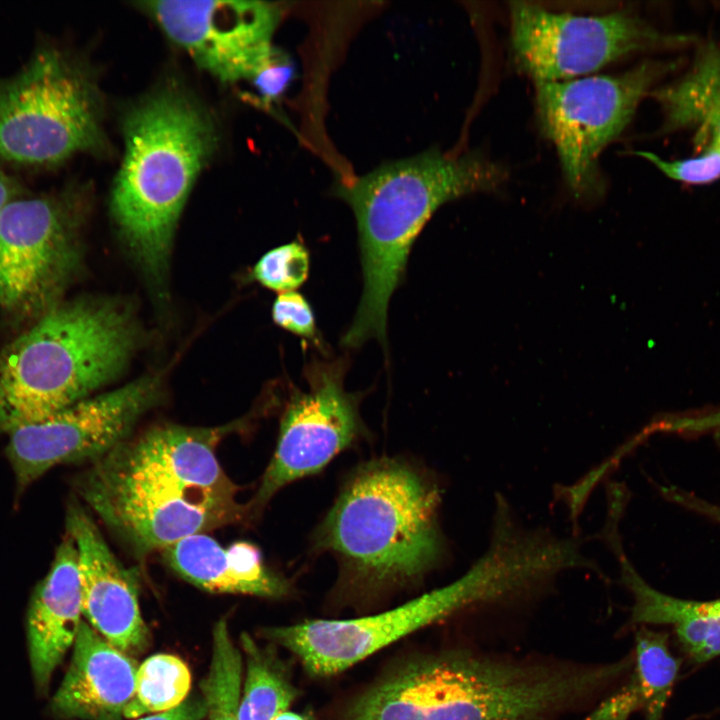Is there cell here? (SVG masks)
<instances>
[{
  "mask_svg": "<svg viewBox=\"0 0 720 720\" xmlns=\"http://www.w3.org/2000/svg\"><path fill=\"white\" fill-rule=\"evenodd\" d=\"M233 426L159 425L129 436L77 480L84 502L136 556L248 518L217 459Z\"/></svg>",
  "mask_w": 720,
  "mask_h": 720,
  "instance_id": "cell-1",
  "label": "cell"
},
{
  "mask_svg": "<svg viewBox=\"0 0 720 720\" xmlns=\"http://www.w3.org/2000/svg\"><path fill=\"white\" fill-rule=\"evenodd\" d=\"M624 674L583 665L446 651L400 665L356 698L346 720H549Z\"/></svg>",
  "mask_w": 720,
  "mask_h": 720,
  "instance_id": "cell-2",
  "label": "cell"
},
{
  "mask_svg": "<svg viewBox=\"0 0 720 720\" xmlns=\"http://www.w3.org/2000/svg\"><path fill=\"white\" fill-rule=\"evenodd\" d=\"M507 177L503 166L480 154L430 150L337 188L355 215L363 275L361 299L342 346L358 348L372 338L386 346L389 302L428 220L444 203L497 190Z\"/></svg>",
  "mask_w": 720,
  "mask_h": 720,
  "instance_id": "cell-3",
  "label": "cell"
},
{
  "mask_svg": "<svg viewBox=\"0 0 720 720\" xmlns=\"http://www.w3.org/2000/svg\"><path fill=\"white\" fill-rule=\"evenodd\" d=\"M440 493L400 461L360 466L320 524L315 545L333 553L345 587L374 592L423 576L441 559Z\"/></svg>",
  "mask_w": 720,
  "mask_h": 720,
  "instance_id": "cell-4",
  "label": "cell"
},
{
  "mask_svg": "<svg viewBox=\"0 0 720 720\" xmlns=\"http://www.w3.org/2000/svg\"><path fill=\"white\" fill-rule=\"evenodd\" d=\"M126 150L112 212L130 250L146 272L166 267L175 224L208 160L215 133L189 97L164 90L137 105L124 122Z\"/></svg>",
  "mask_w": 720,
  "mask_h": 720,
  "instance_id": "cell-5",
  "label": "cell"
},
{
  "mask_svg": "<svg viewBox=\"0 0 720 720\" xmlns=\"http://www.w3.org/2000/svg\"><path fill=\"white\" fill-rule=\"evenodd\" d=\"M133 340L117 307H53L0 353V430L10 433L85 399L120 370Z\"/></svg>",
  "mask_w": 720,
  "mask_h": 720,
  "instance_id": "cell-6",
  "label": "cell"
},
{
  "mask_svg": "<svg viewBox=\"0 0 720 720\" xmlns=\"http://www.w3.org/2000/svg\"><path fill=\"white\" fill-rule=\"evenodd\" d=\"M512 592L506 564L484 553L455 581L396 608L354 619L308 620L265 633L295 654L311 676L328 677L463 609L507 603Z\"/></svg>",
  "mask_w": 720,
  "mask_h": 720,
  "instance_id": "cell-7",
  "label": "cell"
},
{
  "mask_svg": "<svg viewBox=\"0 0 720 720\" xmlns=\"http://www.w3.org/2000/svg\"><path fill=\"white\" fill-rule=\"evenodd\" d=\"M101 143L92 82L60 50L39 48L18 73L0 79L1 158L50 166Z\"/></svg>",
  "mask_w": 720,
  "mask_h": 720,
  "instance_id": "cell-8",
  "label": "cell"
},
{
  "mask_svg": "<svg viewBox=\"0 0 720 720\" xmlns=\"http://www.w3.org/2000/svg\"><path fill=\"white\" fill-rule=\"evenodd\" d=\"M673 66L646 61L619 74L536 83L540 130L553 143L575 197L603 191L600 154L625 130L641 99Z\"/></svg>",
  "mask_w": 720,
  "mask_h": 720,
  "instance_id": "cell-9",
  "label": "cell"
},
{
  "mask_svg": "<svg viewBox=\"0 0 720 720\" xmlns=\"http://www.w3.org/2000/svg\"><path fill=\"white\" fill-rule=\"evenodd\" d=\"M509 10L514 65L536 83L575 79L630 54L689 41L625 11L578 15L527 2H511Z\"/></svg>",
  "mask_w": 720,
  "mask_h": 720,
  "instance_id": "cell-10",
  "label": "cell"
},
{
  "mask_svg": "<svg viewBox=\"0 0 720 720\" xmlns=\"http://www.w3.org/2000/svg\"><path fill=\"white\" fill-rule=\"evenodd\" d=\"M72 190L10 199L0 212V308L39 318L63 293L77 264Z\"/></svg>",
  "mask_w": 720,
  "mask_h": 720,
  "instance_id": "cell-11",
  "label": "cell"
},
{
  "mask_svg": "<svg viewBox=\"0 0 720 720\" xmlns=\"http://www.w3.org/2000/svg\"><path fill=\"white\" fill-rule=\"evenodd\" d=\"M305 374L307 390L296 389L285 407L276 449L247 505L250 517L286 485L320 471L361 434L358 398L344 387V361L315 360Z\"/></svg>",
  "mask_w": 720,
  "mask_h": 720,
  "instance_id": "cell-12",
  "label": "cell"
},
{
  "mask_svg": "<svg viewBox=\"0 0 720 720\" xmlns=\"http://www.w3.org/2000/svg\"><path fill=\"white\" fill-rule=\"evenodd\" d=\"M158 382L143 378L9 433L7 457L18 488L59 464L101 458L131 435L158 396Z\"/></svg>",
  "mask_w": 720,
  "mask_h": 720,
  "instance_id": "cell-13",
  "label": "cell"
},
{
  "mask_svg": "<svg viewBox=\"0 0 720 720\" xmlns=\"http://www.w3.org/2000/svg\"><path fill=\"white\" fill-rule=\"evenodd\" d=\"M165 33L224 82L251 79L270 56L279 9L262 1L142 3Z\"/></svg>",
  "mask_w": 720,
  "mask_h": 720,
  "instance_id": "cell-14",
  "label": "cell"
},
{
  "mask_svg": "<svg viewBox=\"0 0 720 720\" xmlns=\"http://www.w3.org/2000/svg\"><path fill=\"white\" fill-rule=\"evenodd\" d=\"M66 530L78 552L87 623L125 654L141 653L149 643V630L140 611L136 570L118 560L91 515L77 503L68 506Z\"/></svg>",
  "mask_w": 720,
  "mask_h": 720,
  "instance_id": "cell-15",
  "label": "cell"
},
{
  "mask_svg": "<svg viewBox=\"0 0 720 720\" xmlns=\"http://www.w3.org/2000/svg\"><path fill=\"white\" fill-rule=\"evenodd\" d=\"M137 664L82 621L67 672L51 700L60 718L121 720L131 701Z\"/></svg>",
  "mask_w": 720,
  "mask_h": 720,
  "instance_id": "cell-16",
  "label": "cell"
},
{
  "mask_svg": "<svg viewBox=\"0 0 720 720\" xmlns=\"http://www.w3.org/2000/svg\"><path fill=\"white\" fill-rule=\"evenodd\" d=\"M66 536L49 573L36 587L27 613L29 658L39 693L46 690L54 670L73 647L83 621L78 552Z\"/></svg>",
  "mask_w": 720,
  "mask_h": 720,
  "instance_id": "cell-17",
  "label": "cell"
},
{
  "mask_svg": "<svg viewBox=\"0 0 720 720\" xmlns=\"http://www.w3.org/2000/svg\"><path fill=\"white\" fill-rule=\"evenodd\" d=\"M170 568L189 583L214 593L280 598L289 582L269 569L260 550L248 542L223 548L206 534H195L162 550Z\"/></svg>",
  "mask_w": 720,
  "mask_h": 720,
  "instance_id": "cell-18",
  "label": "cell"
},
{
  "mask_svg": "<svg viewBox=\"0 0 720 720\" xmlns=\"http://www.w3.org/2000/svg\"><path fill=\"white\" fill-rule=\"evenodd\" d=\"M599 537L617 558L621 581L633 596L631 623L670 625L682 650L694 663L720 656V598L686 600L656 590L627 558L617 524L606 525Z\"/></svg>",
  "mask_w": 720,
  "mask_h": 720,
  "instance_id": "cell-19",
  "label": "cell"
},
{
  "mask_svg": "<svg viewBox=\"0 0 720 720\" xmlns=\"http://www.w3.org/2000/svg\"><path fill=\"white\" fill-rule=\"evenodd\" d=\"M650 95L664 113L663 131L720 118V48L714 42L702 46L685 75Z\"/></svg>",
  "mask_w": 720,
  "mask_h": 720,
  "instance_id": "cell-20",
  "label": "cell"
},
{
  "mask_svg": "<svg viewBox=\"0 0 720 720\" xmlns=\"http://www.w3.org/2000/svg\"><path fill=\"white\" fill-rule=\"evenodd\" d=\"M244 684L238 720H274L297 697L287 666L271 647L259 645L249 634L241 636Z\"/></svg>",
  "mask_w": 720,
  "mask_h": 720,
  "instance_id": "cell-21",
  "label": "cell"
},
{
  "mask_svg": "<svg viewBox=\"0 0 720 720\" xmlns=\"http://www.w3.org/2000/svg\"><path fill=\"white\" fill-rule=\"evenodd\" d=\"M191 672L187 664L172 654L148 657L137 668L134 694L124 718L131 720L176 708L189 696Z\"/></svg>",
  "mask_w": 720,
  "mask_h": 720,
  "instance_id": "cell-22",
  "label": "cell"
},
{
  "mask_svg": "<svg viewBox=\"0 0 720 720\" xmlns=\"http://www.w3.org/2000/svg\"><path fill=\"white\" fill-rule=\"evenodd\" d=\"M243 656L232 640L225 618L212 633L209 670L200 684L207 720H238L243 680Z\"/></svg>",
  "mask_w": 720,
  "mask_h": 720,
  "instance_id": "cell-23",
  "label": "cell"
},
{
  "mask_svg": "<svg viewBox=\"0 0 720 720\" xmlns=\"http://www.w3.org/2000/svg\"><path fill=\"white\" fill-rule=\"evenodd\" d=\"M634 658L632 674L642 689L645 720H661L681 665L669 649L668 635L645 627L638 630Z\"/></svg>",
  "mask_w": 720,
  "mask_h": 720,
  "instance_id": "cell-24",
  "label": "cell"
},
{
  "mask_svg": "<svg viewBox=\"0 0 720 720\" xmlns=\"http://www.w3.org/2000/svg\"><path fill=\"white\" fill-rule=\"evenodd\" d=\"M310 256L307 248L293 241L265 253L255 264L253 276L264 287L279 293L295 291L307 280Z\"/></svg>",
  "mask_w": 720,
  "mask_h": 720,
  "instance_id": "cell-25",
  "label": "cell"
},
{
  "mask_svg": "<svg viewBox=\"0 0 720 720\" xmlns=\"http://www.w3.org/2000/svg\"><path fill=\"white\" fill-rule=\"evenodd\" d=\"M671 179L688 184H707L720 178V149L709 145L700 155L668 161L648 151H635Z\"/></svg>",
  "mask_w": 720,
  "mask_h": 720,
  "instance_id": "cell-26",
  "label": "cell"
},
{
  "mask_svg": "<svg viewBox=\"0 0 720 720\" xmlns=\"http://www.w3.org/2000/svg\"><path fill=\"white\" fill-rule=\"evenodd\" d=\"M273 321L281 328L321 347L314 312L306 298L297 291L279 293L272 306Z\"/></svg>",
  "mask_w": 720,
  "mask_h": 720,
  "instance_id": "cell-27",
  "label": "cell"
},
{
  "mask_svg": "<svg viewBox=\"0 0 720 720\" xmlns=\"http://www.w3.org/2000/svg\"><path fill=\"white\" fill-rule=\"evenodd\" d=\"M295 77V65L288 55L273 48L268 59L250 79L267 104L279 99Z\"/></svg>",
  "mask_w": 720,
  "mask_h": 720,
  "instance_id": "cell-28",
  "label": "cell"
},
{
  "mask_svg": "<svg viewBox=\"0 0 720 720\" xmlns=\"http://www.w3.org/2000/svg\"><path fill=\"white\" fill-rule=\"evenodd\" d=\"M720 428V410L688 415H671L665 419L667 433H697Z\"/></svg>",
  "mask_w": 720,
  "mask_h": 720,
  "instance_id": "cell-29",
  "label": "cell"
},
{
  "mask_svg": "<svg viewBox=\"0 0 720 720\" xmlns=\"http://www.w3.org/2000/svg\"><path fill=\"white\" fill-rule=\"evenodd\" d=\"M206 704L200 696H189L181 705L169 711L151 714L135 720H203L206 718Z\"/></svg>",
  "mask_w": 720,
  "mask_h": 720,
  "instance_id": "cell-30",
  "label": "cell"
},
{
  "mask_svg": "<svg viewBox=\"0 0 720 720\" xmlns=\"http://www.w3.org/2000/svg\"><path fill=\"white\" fill-rule=\"evenodd\" d=\"M663 494L674 502L691 510L702 513L720 522V506L706 502L694 495L676 488H664Z\"/></svg>",
  "mask_w": 720,
  "mask_h": 720,
  "instance_id": "cell-31",
  "label": "cell"
},
{
  "mask_svg": "<svg viewBox=\"0 0 720 720\" xmlns=\"http://www.w3.org/2000/svg\"><path fill=\"white\" fill-rule=\"evenodd\" d=\"M699 128L697 134L699 141L710 140V145L720 149V118L711 120Z\"/></svg>",
  "mask_w": 720,
  "mask_h": 720,
  "instance_id": "cell-32",
  "label": "cell"
},
{
  "mask_svg": "<svg viewBox=\"0 0 720 720\" xmlns=\"http://www.w3.org/2000/svg\"><path fill=\"white\" fill-rule=\"evenodd\" d=\"M17 184L9 177L0 176V212L3 206L12 198L18 195Z\"/></svg>",
  "mask_w": 720,
  "mask_h": 720,
  "instance_id": "cell-33",
  "label": "cell"
},
{
  "mask_svg": "<svg viewBox=\"0 0 720 720\" xmlns=\"http://www.w3.org/2000/svg\"><path fill=\"white\" fill-rule=\"evenodd\" d=\"M274 720H315L311 715H301L286 710L279 714Z\"/></svg>",
  "mask_w": 720,
  "mask_h": 720,
  "instance_id": "cell-34",
  "label": "cell"
},
{
  "mask_svg": "<svg viewBox=\"0 0 720 720\" xmlns=\"http://www.w3.org/2000/svg\"><path fill=\"white\" fill-rule=\"evenodd\" d=\"M629 715H630V714L623 713V714L618 715V716H617L615 719H613V720H627Z\"/></svg>",
  "mask_w": 720,
  "mask_h": 720,
  "instance_id": "cell-35",
  "label": "cell"
},
{
  "mask_svg": "<svg viewBox=\"0 0 720 720\" xmlns=\"http://www.w3.org/2000/svg\"><path fill=\"white\" fill-rule=\"evenodd\" d=\"M585 479H586V475H585ZM586 481L588 482V480H587V479H586ZM588 483H589V482H588ZM589 484H590V485H592L591 483H589ZM592 486H595V485H592Z\"/></svg>",
  "mask_w": 720,
  "mask_h": 720,
  "instance_id": "cell-36",
  "label": "cell"
},
{
  "mask_svg": "<svg viewBox=\"0 0 720 720\" xmlns=\"http://www.w3.org/2000/svg\"><path fill=\"white\" fill-rule=\"evenodd\" d=\"M1 174H2V173L0 172V176H1Z\"/></svg>",
  "mask_w": 720,
  "mask_h": 720,
  "instance_id": "cell-37",
  "label": "cell"
}]
</instances>
